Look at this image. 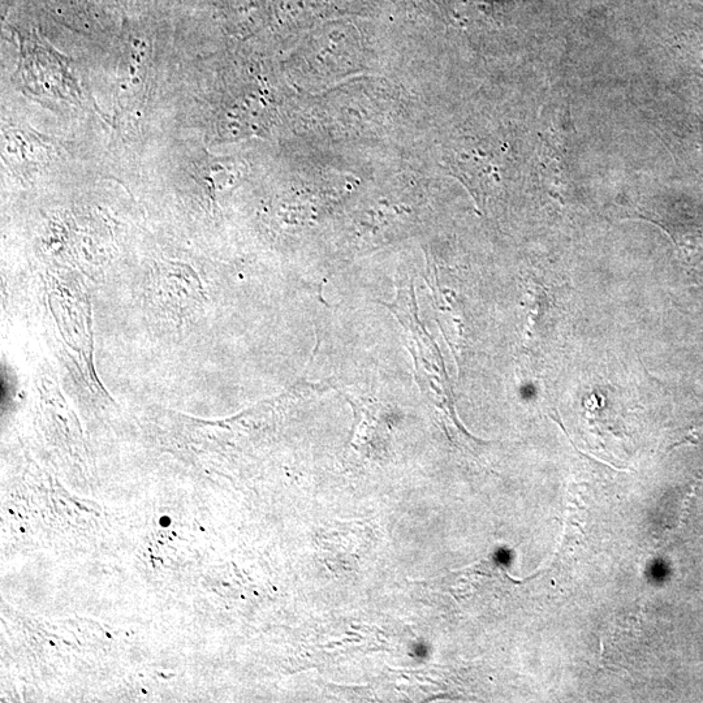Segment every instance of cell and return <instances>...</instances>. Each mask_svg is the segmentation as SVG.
Masks as SVG:
<instances>
[]
</instances>
